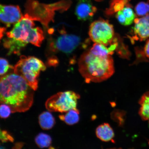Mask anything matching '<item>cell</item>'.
I'll return each instance as SVG.
<instances>
[{
    "instance_id": "4fadbf2b",
    "label": "cell",
    "mask_w": 149,
    "mask_h": 149,
    "mask_svg": "<svg viewBox=\"0 0 149 149\" xmlns=\"http://www.w3.org/2000/svg\"><path fill=\"white\" fill-rule=\"evenodd\" d=\"M59 116V118L65 123L70 125H73L79 122V111L77 108L70 110Z\"/></svg>"
},
{
    "instance_id": "cb8c5ba5",
    "label": "cell",
    "mask_w": 149,
    "mask_h": 149,
    "mask_svg": "<svg viewBox=\"0 0 149 149\" xmlns=\"http://www.w3.org/2000/svg\"><path fill=\"white\" fill-rule=\"evenodd\" d=\"M116 16L119 23L122 25L127 26L126 18L121 10L117 12Z\"/></svg>"
},
{
    "instance_id": "7402d4cb",
    "label": "cell",
    "mask_w": 149,
    "mask_h": 149,
    "mask_svg": "<svg viewBox=\"0 0 149 149\" xmlns=\"http://www.w3.org/2000/svg\"><path fill=\"white\" fill-rule=\"evenodd\" d=\"M135 51L136 58L133 65L136 64L140 62L144 61L149 62V61L146 58L144 50H143L142 48L136 47Z\"/></svg>"
},
{
    "instance_id": "8fae6325",
    "label": "cell",
    "mask_w": 149,
    "mask_h": 149,
    "mask_svg": "<svg viewBox=\"0 0 149 149\" xmlns=\"http://www.w3.org/2000/svg\"><path fill=\"white\" fill-rule=\"evenodd\" d=\"M96 134L97 137L102 141L105 142L113 141V142L114 132L112 128L107 123H104L99 126L96 128Z\"/></svg>"
},
{
    "instance_id": "44dd1931",
    "label": "cell",
    "mask_w": 149,
    "mask_h": 149,
    "mask_svg": "<svg viewBox=\"0 0 149 149\" xmlns=\"http://www.w3.org/2000/svg\"><path fill=\"white\" fill-rule=\"evenodd\" d=\"M14 67L9 64L6 59L0 58V76H3L8 73L10 70H13Z\"/></svg>"
},
{
    "instance_id": "ac0fdd59",
    "label": "cell",
    "mask_w": 149,
    "mask_h": 149,
    "mask_svg": "<svg viewBox=\"0 0 149 149\" xmlns=\"http://www.w3.org/2000/svg\"><path fill=\"white\" fill-rule=\"evenodd\" d=\"M116 50L117 54L122 58L128 59L131 56V53L127 46L123 43L120 37L119 39L118 45Z\"/></svg>"
},
{
    "instance_id": "484cf974",
    "label": "cell",
    "mask_w": 149,
    "mask_h": 149,
    "mask_svg": "<svg viewBox=\"0 0 149 149\" xmlns=\"http://www.w3.org/2000/svg\"><path fill=\"white\" fill-rule=\"evenodd\" d=\"M6 31V28L4 27H0V42Z\"/></svg>"
},
{
    "instance_id": "ba28073f",
    "label": "cell",
    "mask_w": 149,
    "mask_h": 149,
    "mask_svg": "<svg viewBox=\"0 0 149 149\" xmlns=\"http://www.w3.org/2000/svg\"><path fill=\"white\" fill-rule=\"evenodd\" d=\"M22 16L21 10L18 6L0 3V22L5 24L7 27L17 23Z\"/></svg>"
},
{
    "instance_id": "8992f818",
    "label": "cell",
    "mask_w": 149,
    "mask_h": 149,
    "mask_svg": "<svg viewBox=\"0 0 149 149\" xmlns=\"http://www.w3.org/2000/svg\"><path fill=\"white\" fill-rule=\"evenodd\" d=\"M89 35L93 42L106 46L110 45L115 36L113 25L103 19L96 20L91 24Z\"/></svg>"
},
{
    "instance_id": "5b68a950",
    "label": "cell",
    "mask_w": 149,
    "mask_h": 149,
    "mask_svg": "<svg viewBox=\"0 0 149 149\" xmlns=\"http://www.w3.org/2000/svg\"><path fill=\"white\" fill-rule=\"evenodd\" d=\"M79 95L73 91H67L57 93L47 100L45 107L51 112L64 113L76 109Z\"/></svg>"
},
{
    "instance_id": "e0dca14e",
    "label": "cell",
    "mask_w": 149,
    "mask_h": 149,
    "mask_svg": "<svg viewBox=\"0 0 149 149\" xmlns=\"http://www.w3.org/2000/svg\"><path fill=\"white\" fill-rule=\"evenodd\" d=\"M103 45L95 43L89 50L93 54L98 56L111 55L109 48Z\"/></svg>"
},
{
    "instance_id": "3957f363",
    "label": "cell",
    "mask_w": 149,
    "mask_h": 149,
    "mask_svg": "<svg viewBox=\"0 0 149 149\" xmlns=\"http://www.w3.org/2000/svg\"><path fill=\"white\" fill-rule=\"evenodd\" d=\"M78 65L79 72L87 83L101 82L109 79L115 72L111 55H94L89 50L81 55Z\"/></svg>"
},
{
    "instance_id": "603a6c76",
    "label": "cell",
    "mask_w": 149,
    "mask_h": 149,
    "mask_svg": "<svg viewBox=\"0 0 149 149\" xmlns=\"http://www.w3.org/2000/svg\"><path fill=\"white\" fill-rule=\"evenodd\" d=\"M11 113H12V110L9 106L3 104L0 105V117L1 118H8Z\"/></svg>"
},
{
    "instance_id": "d6986e66",
    "label": "cell",
    "mask_w": 149,
    "mask_h": 149,
    "mask_svg": "<svg viewBox=\"0 0 149 149\" xmlns=\"http://www.w3.org/2000/svg\"><path fill=\"white\" fill-rule=\"evenodd\" d=\"M121 11L126 18L127 26L131 25L136 17V15L131 8V6L128 4L126 5V7H124Z\"/></svg>"
},
{
    "instance_id": "d4e9b609",
    "label": "cell",
    "mask_w": 149,
    "mask_h": 149,
    "mask_svg": "<svg viewBox=\"0 0 149 149\" xmlns=\"http://www.w3.org/2000/svg\"><path fill=\"white\" fill-rule=\"evenodd\" d=\"M144 51L146 57L149 58V40H148L145 45Z\"/></svg>"
},
{
    "instance_id": "ffe728a7",
    "label": "cell",
    "mask_w": 149,
    "mask_h": 149,
    "mask_svg": "<svg viewBox=\"0 0 149 149\" xmlns=\"http://www.w3.org/2000/svg\"><path fill=\"white\" fill-rule=\"evenodd\" d=\"M135 10L138 16H145L149 12V3L141 2L136 5Z\"/></svg>"
},
{
    "instance_id": "7c38bea8",
    "label": "cell",
    "mask_w": 149,
    "mask_h": 149,
    "mask_svg": "<svg viewBox=\"0 0 149 149\" xmlns=\"http://www.w3.org/2000/svg\"><path fill=\"white\" fill-rule=\"evenodd\" d=\"M39 123L42 129L49 130L55 125V120L54 117L49 112L44 111L39 116Z\"/></svg>"
},
{
    "instance_id": "2e32d148",
    "label": "cell",
    "mask_w": 149,
    "mask_h": 149,
    "mask_svg": "<svg viewBox=\"0 0 149 149\" xmlns=\"http://www.w3.org/2000/svg\"><path fill=\"white\" fill-rule=\"evenodd\" d=\"M127 0H113L109 8L107 11L108 15H111L122 10L125 5L128 4Z\"/></svg>"
},
{
    "instance_id": "9a60e30c",
    "label": "cell",
    "mask_w": 149,
    "mask_h": 149,
    "mask_svg": "<svg viewBox=\"0 0 149 149\" xmlns=\"http://www.w3.org/2000/svg\"><path fill=\"white\" fill-rule=\"evenodd\" d=\"M35 141L40 148H47L51 146L52 139L51 136L47 134L40 133L35 137Z\"/></svg>"
},
{
    "instance_id": "52a82bcc",
    "label": "cell",
    "mask_w": 149,
    "mask_h": 149,
    "mask_svg": "<svg viewBox=\"0 0 149 149\" xmlns=\"http://www.w3.org/2000/svg\"><path fill=\"white\" fill-rule=\"evenodd\" d=\"M81 42V39L79 37L64 33L52 42L50 46L54 52L58 51L69 54L77 48Z\"/></svg>"
},
{
    "instance_id": "277c9868",
    "label": "cell",
    "mask_w": 149,
    "mask_h": 149,
    "mask_svg": "<svg viewBox=\"0 0 149 149\" xmlns=\"http://www.w3.org/2000/svg\"><path fill=\"white\" fill-rule=\"evenodd\" d=\"M46 66L40 59L33 56H22L14 66L13 71L27 81L34 91L38 88V78L40 72L46 70Z\"/></svg>"
},
{
    "instance_id": "6da1fadb",
    "label": "cell",
    "mask_w": 149,
    "mask_h": 149,
    "mask_svg": "<svg viewBox=\"0 0 149 149\" xmlns=\"http://www.w3.org/2000/svg\"><path fill=\"white\" fill-rule=\"evenodd\" d=\"M34 91L14 72L0 76V104L9 106L12 113L29 110L33 103Z\"/></svg>"
},
{
    "instance_id": "5bb4252c",
    "label": "cell",
    "mask_w": 149,
    "mask_h": 149,
    "mask_svg": "<svg viewBox=\"0 0 149 149\" xmlns=\"http://www.w3.org/2000/svg\"><path fill=\"white\" fill-rule=\"evenodd\" d=\"M139 103L141 106L139 111L140 116L143 120L149 123V92L141 96Z\"/></svg>"
},
{
    "instance_id": "7a4b0ae2",
    "label": "cell",
    "mask_w": 149,
    "mask_h": 149,
    "mask_svg": "<svg viewBox=\"0 0 149 149\" xmlns=\"http://www.w3.org/2000/svg\"><path fill=\"white\" fill-rule=\"evenodd\" d=\"M33 20L27 14L22 16L11 31L6 33L3 46L8 50V54H20L22 50L31 43L40 47L44 39L40 28L35 27Z\"/></svg>"
},
{
    "instance_id": "30bf717a",
    "label": "cell",
    "mask_w": 149,
    "mask_h": 149,
    "mask_svg": "<svg viewBox=\"0 0 149 149\" xmlns=\"http://www.w3.org/2000/svg\"><path fill=\"white\" fill-rule=\"evenodd\" d=\"M135 25L132 29L135 36L133 37L135 40L141 41L145 40L149 37V14L140 18L135 19Z\"/></svg>"
},
{
    "instance_id": "4316f807",
    "label": "cell",
    "mask_w": 149,
    "mask_h": 149,
    "mask_svg": "<svg viewBox=\"0 0 149 149\" xmlns=\"http://www.w3.org/2000/svg\"><path fill=\"white\" fill-rule=\"evenodd\" d=\"M95 1H103V0H95Z\"/></svg>"
},
{
    "instance_id": "9c48e42d",
    "label": "cell",
    "mask_w": 149,
    "mask_h": 149,
    "mask_svg": "<svg viewBox=\"0 0 149 149\" xmlns=\"http://www.w3.org/2000/svg\"><path fill=\"white\" fill-rule=\"evenodd\" d=\"M97 9L90 0H79L76 5L75 14L78 19L86 21L92 19Z\"/></svg>"
}]
</instances>
